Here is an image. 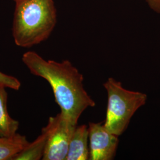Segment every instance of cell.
<instances>
[{
    "label": "cell",
    "mask_w": 160,
    "mask_h": 160,
    "mask_svg": "<svg viewBox=\"0 0 160 160\" xmlns=\"http://www.w3.org/2000/svg\"><path fill=\"white\" fill-rule=\"evenodd\" d=\"M22 61L31 74L50 84L60 113L75 125L86 109L95 106L84 87L83 75L68 60H46L35 52L28 51L23 54Z\"/></svg>",
    "instance_id": "obj_1"
},
{
    "label": "cell",
    "mask_w": 160,
    "mask_h": 160,
    "mask_svg": "<svg viewBox=\"0 0 160 160\" xmlns=\"http://www.w3.org/2000/svg\"><path fill=\"white\" fill-rule=\"evenodd\" d=\"M12 33L15 44L30 48L49 38L57 22L53 0L16 2Z\"/></svg>",
    "instance_id": "obj_2"
},
{
    "label": "cell",
    "mask_w": 160,
    "mask_h": 160,
    "mask_svg": "<svg viewBox=\"0 0 160 160\" xmlns=\"http://www.w3.org/2000/svg\"><path fill=\"white\" fill-rule=\"evenodd\" d=\"M108 92V106L104 125L111 133L120 136L125 131L132 116L145 104L147 95L128 90L120 81L109 78L103 84Z\"/></svg>",
    "instance_id": "obj_3"
},
{
    "label": "cell",
    "mask_w": 160,
    "mask_h": 160,
    "mask_svg": "<svg viewBox=\"0 0 160 160\" xmlns=\"http://www.w3.org/2000/svg\"><path fill=\"white\" fill-rule=\"evenodd\" d=\"M77 126L61 113L50 117L46 125L48 136L42 160H66L71 138Z\"/></svg>",
    "instance_id": "obj_4"
},
{
    "label": "cell",
    "mask_w": 160,
    "mask_h": 160,
    "mask_svg": "<svg viewBox=\"0 0 160 160\" xmlns=\"http://www.w3.org/2000/svg\"><path fill=\"white\" fill-rule=\"evenodd\" d=\"M88 131L89 160H113L119 145V136L109 132L102 123H89Z\"/></svg>",
    "instance_id": "obj_5"
},
{
    "label": "cell",
    "mask_w": 160,
    "mask_h": 160,
    "mask_svg": "<svg viewBox=\"0 0 160 160\" xmlns=\"http://www.w3.org/2000/svg\"><path fill=\"white\" fill-rule=\"evenodd\" d=\"M88 126H77L71 138L66 160H87L90 158Z\"/></svg>",
    "instance_id": "obj_6"
},
{
    "label": "cell",
    "mask_w": 160,
    "mask_h": 160,
    "mask_svg": "<svg viewBox=\"0 0 160 160\" xmlns=\"http://www.w3.org/2000/svg\"><path fill=\"white\" fill-rule=\"evenodd\" d=\"M6 88L0 84V137H10L17 133L20 124L8 112V94Z\"/></svg>",
    "instance_id": "obj_7"
},
{
    "label": "cell",
    "mask_w": 160,
    "mask_h": 160,
    "mask_svg": "<svg viewBox=\"0 0 160 160\" xmlns=\"http://www.w3.org/2000/svg\"><path fill=\"white\" fill-rule=\"evenodd\" d=\"M29 143L26 136L18 133L10 137H0V160H13Z\"/></svg>",
    "instance_id": "obj_8"
},
{
    "label": "cell",
    "mask_w": 160,
    "mask_h": 160,
    "mask_svg": "<svg viewBox=\"0 0 160 160\" xmlns=\"http://www.w3.org/2000/svg\"><path fill=\"white\" fill-rule=\"evenodd\" d=\"M48 136L47 126L44 127L40 135L33 142H29L23 151L17 154L13 160H42Z\"/></svg>",
    "instance_id": "obj_9"
},
{
    "label": "cell",
    "mask_w": 160,
    "mask_h": 160,
    "mask_svg": "<svg viewBox=\"0 0 160 160\" xmlns=\"http://www.w3.org/2000/svg\"><path fill=\"white\" fill-rule=\"evenodd\" d=\"M0 84L6 88L18 91L21 87V82L19 80L10 75L6 74L0 71Z\"/></svg>",
    "instance_id": "obj_10"
},
{
    "label": "cell",
    "mask_w": 160,
    "mask_h": 160,
    "mask_svg": "<svg viewBox=\"0 0 160 160\" xmlns=\"http://www.w3.org/2000/svg\"><path fill=\"white\" fill-rule=\"evenodd\" d=\"M152 10L160 14V0H145Z\"/></svg>",
    "instance_id": "obj_11"
},
{
    "label": "cell",
    "mask_w": 160,
    "mask_h": 160,
    "mask_svg": "<svg viewBox=\"0 0 160 160\" xmlns=\"http://www.w3.org/2000/svg\"><path fill=\"white\" fill-rule=\"evenodd\" d=\"M21 1V0H14L15 2H17V1Z\"/></svg>",
    "instance_id": "obj_12"
}]
</instances>
